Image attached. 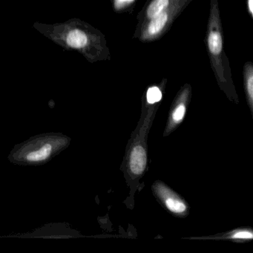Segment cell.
<instances>
[{
    "mask_svg": "<svg viewBox=\"0 0 253 253\" xmlns=\"http://www.w3.org/2000/svg\"><path fill=\"white\" fill-rule=\"evenodd\" d=\"M70 143V137L60 133L38 134L14 146L8 159L17 165H44L67 149Z\"/></svg>",
    "mask_w": 253,
    "mask_h": 253,
    "instance_id": "6da1fadb",
    "label": "cell"
},
{
    "mask_svg": "<svg viewBox=\"0 0 253 253\" xmlns=\"http://www.w3.org/2000/svg\"><path fill=\"white\" fill-rule=\"evenodd\" d=\"M155 195L162 201L167 210L177 215H183L187 212L188 207L186 203L173 192L171 189L160 181L153 185Z\"/></svg>",
    "mask_w": 253,
    "mask_h": 253,
    "instance_id": "7a4b0ae2",
    "label": "cell"
},
{
    "mask_svg": "<svg viewBox=\"0 0 253 253\" xmlns=\"http://www.w3.org/2000/svg\"><path fill=\"white\" fill-rule=\"evenodd\" d=\"M147 165V154L142 145H136L131 149L128 161V167L131 174L136 176L143 174Z\"/></svg>",
    "mask_w": 253,
    "mask_h": 253,
    "instance_id": "3957f363",
    "label": "cell"
},
{
    "mask_svg": "<svg viewBox=\"0 0 253 253\" xmlns=\"http://www.w3.org/2000/svg\"><path fill=\"white\" fill-rule=\"evenodd\" d=\"M186 107L185 103H180L174 108L173 112H171V116L169 118V122L168 129L174 128L176 126L183 121L186 115Z\"/></svg>",
    "mask_w": 253,
    "mask_h": 253,
    "instance_id": "277c9868",
    "label": "cell"
},
{
    "mask_svg": "<svg viewBox=\"0 0 253 253\" xmlns=\"http://www.w3.org/2000/svg\"><path fill=\"white\" fill-rule=\"evenodd\" d=\"M168 20V16L167 13L161 12L157 17L153 18L149 26V32L151 35H155L161 32Z\"/></svg>",
    "mask_w": 253,
    "mask_h": 253,
    "instance_id": "5b68a950",
    "label": "cell"
},
{
    "mask_svg": "<svg viewBox=\"0 0 253 253\" xmlns=\"http://www.w3.org/2000/svg\"><path fill=\"white\" fill-rule=\"evenodd\" d=\"M209 48L211 54L217 55L222 50V38L218 32H211L208 40Z\"/></svg>",
    "mask_w": 253,
    "mask_h": 253,
    "instance_id": "8992f818",
    "label": "cell"
},
{
    "mask_svg": "<svg viewBox=\"0 0 253 253\" xmlns=\"http://www.w3.org/2000/svg\"><path fill=\"white\" fill-rule=\"evenodd\" d=\"M169 5V0H153L147 10L148 17L153 19Z\"/></svg>",
    "mask_w": 253,
    "mask_h": 253,
    "instance_id": "52a82bcc",
    "label": "cell"
},
{
    "mask_svg": "<svg viewBox=\"0 0 253 253\" xmlns=\"http://www.w3.org/2000/svg\"><path fill=\"white\" fill-rule=\"evenodd\" d=\"M253 238V232L247 229H236L231 232L227 237L225 238L232 240H238V241H247L252 240Z\"/></svg>",
    "mask_w": 253,
    "mask_h": 253,
    "instance_id": "ba28073f",
    "label": "cell"
},
{
    "mask_svg": "<svg viewBox=\"0 0 253 253\" xmlns=\"http://www.w3.org/2000/svg\"><path fill=\"white\" fill-rule=\"evenodd\" d=\"M161 98H162V93L158 87H152L149 88L146 94V99L149 104H154L157 102H159Z\"/></svg>",
    "mask_w": 253,
    "mask_h": 253,
    "instance_id": "9c48e42d",
    "label": "cell"
},
{
    "mask_svg": "<svg viewBox=\"0 0 253 253\" xmlns=\"http://www.w3.org/2000/svg\"><path fill=\"white\" fill-rule=\"evenodd\" d=\"M247 91L248 95L249 103H250V108L253 110V77L252 74H250L247 80Z\"/></svg>",
    "mask_w": 253,
    "mask_h": 253,
    "instance_id": "30bf717a",
    "label": "cell"
},
{
    "mask_svg": "<svg viewBox=\"0 0 253 253\" xmlns=\"http://www.w3.org/2000/svg\"><path fill=\"white\" fill-rule=\"evenodd\" d=\"M249 8L251 14L253 13V0H249L248 2Z\"/></svg>",
    "mask_w": 253,
    "mask_h": 253,
    "instance_id": "8fae6325",
    "label": "cell"
},
{
    "mask_svg": "<svg viewBox=\"0 0 253 253\" xmlns=\"http://www.w3.org/2000/svg\"><path fill=\"white\" fill-rule=\"evenodd\" d=\"M120 1H122V2H126V1H130V0H120Z\"/></svg>",
    "mask_w": 253,
    "mask_h": 253,
    "instance_id": "7c38bea8",
    "label": "cell"
}]
</instances>
